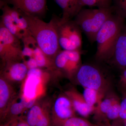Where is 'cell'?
Segmentation results:
<instances>
[{
    "label": "cell",
    "instance_id": "obj_1",
    "mask_svg": "<svg viewBox=\"0 0 126 126\" xmlns=\"http://www.w3.org/2000/svg\"><path fill=\"white\" fill-rule=\"evenodd\" d=\"M20 11L26 20L32 36L39 47L48 57L53 60L55 56L61 50V47L53 19L46 23L39 17Z\"/></svg>",
    "mask_w": 126,
    "mask_h": 126
},
{
    "label": "cell",
    "instance_id": "obj_2",
    "mask_svg": "<svg viewBox=\"0 0 126 126\" xmlns=\"http://www.w3.org/2000/svg\"><path fill=\"white\" fill-rule=\"evenodd\" d=\"M126 21L113 12L99 30L96 36L95 59L100 63H108L112 56L116 41Z\"/></svg>",
    "mask_w": 126,
    "mask_h": 126
},
{
    "label": "cell",
    "instance_id": "obj_3",
    "mask_svg": "<svg viewBox=\"0 0 126 126\" xmlns=\"http://www.w3.org/2000/svg\"><path fill=\"white\" fill-rule=\"evenodd\" d=\"M114 12L112 6L96 9L83 8L74 20L93 44L96 42V36L99 30Z\"/></svg>",
    "mask_w": 126,
    "mask_h": 126
},
{
    "label": "cell",
    "instance_id": "obj_4",
    "mask_svg": "<svg viewBox=\"0 0 126 126\" xmlns=\"http://www.w3.org/2000/svg\"><path fill=\"white\" fill-rule=\"evenodd\" d=\"M52 19L56 26L60 47L64 50H81L82 32L75 21L63 20L55 16Z\"/></svg>",
    "mask_w": 126,
    "mask_h": 126
},
{
    "label": "cell",
    "instance_id": "obj_5",
    "mask_svg": "<svg viewBox=\"0 0 126 126\" xmlns=\"http://www.w3.org/2000/svg\"><path fill=\"white\" fill-rule=\"evenodd\" d=\"M77 82L84 88L98 91L105 95L110 84L100 68L93 64H82L75 75Z\"/></svg>",
    "mask_w": 126,
    "mask_h": 126
},
{
    "label": "cell",
    "instance_id": "obj_6",
    "mask_svg": "<svg viewBox=\"0 0 126 126\" xmlns=\"http://www.w3.org/2000/svg\"><path fill=\"white\" fill-rule=\"evenodd\" d=\"M21 41L0 23V57L3 65L23 59Z\"/></svg>",
    "mask_w": 126,
    "mask_h": 126
},
{
    "label": "cell",
    "instance_id": "obj_7",
    "mask_svg": "<svg viewBox=\"0 0 126 126\" xmlns=\"http://www.w3.org/2000/svg\"><path fill=\"white\" fill-rule=\"evenodd\" d=\"M81 50H60L55 56L53 62L59 73L69 78L75 76L82 65Z\"/></svg>",
    "mask_w": 126,
    "mask_h": 126
},
{
    "label": "cell",
    "instance_id": "obj_8",
    "mask_svg": "<svg viewBox=\"0 0 126 126\" xmlns=\"http://www.w3.org/2000/svg\"><path fill=\"white\" fill-rule=\"evenodd\" d=\"M47 0H0V3L11 5L25 14L41 18L47 10Z\"/></svg>",
    "mask_w": 126,
    "mask_h": 126
},
{
    "label": "cell",
    "instance_id": "obj_9",
    "mask_svg": "<svg viewBox=\"0 0 126 126\" xmlns=\"http://www.w3.org/2000/svg\"><path fill=\"white\" fill-rule=\"evenodd\" d=\"M108 63L123 71L126 69V24L123 27L116 43L112 56Z\"/></svg>",
    "mask_w": 126,
    "mask_h": 126
},
{
    "label": "cell",
    "instance_id": "obj_10",
    "mask_svg": "<svg viewBox=\"0 0 126 126\" xmlns=\"http://www.w3.org/2000/svg\"><path fill=\"white\" fill-rule=\"evenodd\" d=\"M75 111L71 100L64 94L55 101L52 113V119L63 120L75 116Z\"/></svg>",
    "mask_w": 126,
    "mask_h": 126
},
{
    "label": "cell",
    "instance_id": "obj_11",
    "mask_svg": "<svg viewBox=\"0 0 126 126\" xmlns=\"http://www.w3.org/2000/svg\"><path fill=\"white\" fill-rule=\"evenodd\" d=\"M3 66L1 75L10 82H21L27 77L29 69L24 63L19 61L10 62Z\"/></svg>",
    "mask_w": 126,
    "mask_h": 126
},
{
    "label": "cell",
    "instance_id": "obj_12",
    "mask_svg": "<svg viewBox=\"0 0 126 126\" xmlns=\"http://www.w3.org/2000/svg\"><path fill=\"white\" fill-rule=\"evenodd\" d=\"M64 94L71 100L76 112L84 117H87L94 113L96 107H91L87 104L82 94L74 89L67 90Z\"/></svg>",
    "mask_w": 126,
    "mask_h": 126
},
{
    "label": "cell",
    "instance_id": "obj_13",
    "mask_svg": "<svg viewBox=\"0 0 126 126\" xmlns=\"http://www.w3.org/2000/svg\"><path fill=\"white\" fill-rule=\"evenodd\" d=\"M14 98L9 106L1 121L6 122L16 118L22 116L26 109H29L35 103V99L28 101L21 95L19 101Z\"/></svg>",
    "mask_w": 126,
    "mask_h": 126
},
{
    "label": "cell",
    "instance_id": "obj_14",
    "mask_svg": "<svg viewBox=\"0 0 126 126\" xmlns=\"http://www.w3.org/2000/svg\"><path fill=\"white\" fill-rule=\"evenodd\" d=\"M14 92L10 82L2 75L0 79V115L1 121L14 98Z\"/></svg>",
    "mask_w": 126,
    "mask_h": 126
},
{
    "label": "cell",
    "instance_id": "obj_15",
    "mask_svg": "<svg viewBox=\"0 0 126 126\" xmlns=\"http://www.w3.org/2000/svg\"><path fill=\"white\" fill-rule=\"evenodd\" d=\"M0 6L2 12V15L1 16L0 23L11 33L21 40L27 37L23 32L18 28L13 20L8 10L7 4L0 3Z\"/></svg>",
    "mask_w": 126,
    "mask_h": 126
},
{
    "label": "cell",
    "instance_id": "obj_16",
    "mask_svg": "<svg viewBox=\"0 0 126 126\" xmlns=\"http://www.w3.org/2000/svg\"><path fill=\"white\" fill-rule=\"evenodd\" d=\"M41 78L33 75L27 74L24 80L22 95L27 101L36 99L37 87L40 83Z\"/></svg>",
    "mask_w": 126,
    "mask_h": 126
},
{
    "label": "cell",
    "instance_id": "obj_17",
    "mask_svg": "<svg viewBox=\"0 0 126 126\" xmlns=\"http://www.w3.org/2000/svg\"><path fill=\"white\" fill-rule=\"evenodd\" d=\"M63 10V20H72L81 10L79 7L78 0H55Z\"/></svg>",
    "mask_w": 126,
    "mask_h": 126
},
{
    "label": "cell",
    "instance_id": "obj_18",
    "mask_svg": "<svg viewBox=\"0 0 126 126\" xmlns=\"http://www.w3.org/2000/svg\"><path fill=\"white\" fill-rule=\"evenodd\" d=\"M33 57L36 60L38 68H46L51 72L58 73L55 66L53 60L48 57L36 44L34 48Z\"/></svg>",
    "mask_w": 126,
    "mask_h": 126
},
{
    "label": "cell",
    "instance_id": "obj_19",
    "mask_svg": "<svg viewBox=\"0 0 126 126\" xmlns=\"http://www.w3.org/2000/svg\"><path fill=\"white\" fill-rule=\"evenodd\" d=\"M113 96L106 97L98 103L94 112V119L97 122L106 121V114L112 103Z\"/></svg>",
    "mask_w": 126,
    "mask_h": 126
},
{
    "label": "cell",
    "instance_id": "obj_20",
    "mask_svg": "<svg viewBox=\"0 0 126 126\" xmlns=\"http://www.w3.org/2000/svg\"><path fill=\"white\" fill-rule=\"evenodd\" d=\"M47 107L43 105L42 110L31 126H54L52 115H50L49 109Z\"/></svg>",
    "mask_w": 126,
    "mask_h": 126
},
{
    "label": "cell",
    "instance_id": "obj_21",
    "mask_svg": "<svg viewBox=\"0 0 126 126\" xmlns=\"http://www.w3.org/2000/svg\"><path fill=\"white\" fill-rule=\"evenodd\" d=\"M54 126H94L85 118L74 116L63 120L53 121Z\"/></svg>",
    "mask_w": 126,
    "mask_h": 126
},
{
    "label": "cell",
    "instance_id": "obj_22",
    "mask_svg": "<svg viewBox=\"0 0 126 126\" xmlns=\"http://www.w3.org/2000/svg\"><path fill=\"white\" fill-rule=\"evenodd\" d=\"M83 96L88 105L95 107L94 105L101 101L104 95L96 90L88 88H84Z\"/></svg>",
    "mask_w": 126,
    "mask_h": 126
},
{
    "label": "cell",
    "instance_id": "obj_23",
    "mask_svg": "<svg viewBox=\"0 0 126 126\" xmlns=\"http://www.w3.org/2000/svg\"><path fill=\"white\" fill-rule=\"evenodd\" d=\"M78 4L81 10L86 6L97 8H110L112 6V0H78Z\"/></svg>",
    "mask_w": 126,
    "mask_h": 126
},
{
    "label": "cell",
    "instance_id": "obj_24",
    "mask_svg": "<svg viewBox=\"0 0 126 126\" xmlns=\"http://www.w3.org/2000/svg\"><path fill=\"white\" fill-rule=\"evenodd\" d=\"M121 102L119 98L116 96H113L111 105L106 114V121L112 120L116 121L118 119L121 107Z\"/></svg>",
    "mask_w": 126,
    "mask_h": 126
},
{
    "label": "cell",
    "instance_id": "obj_25",
    "mask_svg": "<svg viewBox=\"0 0 126 126\" xmlns=\"http://www.w3.org/2000/svg\"><path fill=\"white\" fill-rule=\"evenodd\" d=\"M112 1L114 12L126 21V0H112Z\"/></svg>",
    "mask_w": 126,
    "mask_h": 126
},
{
    "label": "cell",
    "instance_id": "obj_26",
    "mask_svg": "<svg viewBox=\"0 0 126 126\" xmlns=\"http://www.w3.org/2000/svg\"><path fill=\"white\" fill-rule=\"evenodd\" d=\"M0 126H30L26 120L25 116L19 117L4 122Z\"/></svg>",
    "mask_w": 126,
    "mask_h": 126
},
{
    "label": "cell",
    "instance_id": "obj_27",
    "mask_svg": "<svg viewBox=\"0 0 126 126\" xmlns=\"http://www.w3.org/2000/svg\"><path fill=\"white\" fill-rule=\"evenodd\" d=\"M125 90L123 92V97L121 102L119 117L117 119L122 122L126 119V91Z\"/></svg>",
    "mask_w": 126,
    "mask_h": 126
},
{
    "label": "cell",
    "instance_id": "obj_28",
    "mask_svg": "<svg viewBox=\"0 0 126 126\" xmlns=\"http://www.w3.org/2000/svg\"><path fill=\"white\" fill-rule=\"evenodd\" d=\"M26 65L28 69H32L38 67L37 65L36 60L34 57L29 58L27 60H24V62Z\"/></svg>",
    "mask_w": 126,
    "mask_h": 126
},
{
    "label": "cell",
    "instance_id": "obj_29",
    "mask_svg": "<svg viewBox=\"0 0 126 126\" xmlns=\"http://www.w3.org/2000/svg\"><path fill=\"white\" fill-rule=\"evenodd\" d=\"M117 121V122H115V123L112 124L110 123L109 121L96 122V123L94 124V126H123L121 124L123 122L118 120Z\"/></svg>",
    "mask_w": 126,
    "mask_h": 126
},
{
    "label": "cell",
    "instance_id": "obj_30",
    "mask_svg": "<svg viewBox=\"0 0 126 126\" xmlns=\"http://www.w3.org/2000/svg\"><path fill=\"white\" fill-rule=\"evenodd\" d=\"M119 84L124 90H126V69L123 70L120 77Z\"/></svg>",
    "mask_w": 126,
    "mask_h": 126
},
{
    "label": "cell",
    "instance_id": "obj_31",
    "mask_svg": "<svg viewBox=\"0 0 126 126\" xmlns=\"http://www.w3.org/2000/svg\"><path fill=\"white\" fill-rule=\"evenodd\" d=\"M123 126H126V119L123 121Z\"/></svg>",
    "mask_w": 126,
    "mask_h": 126
}]
</instances>
